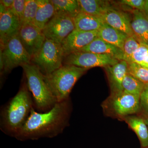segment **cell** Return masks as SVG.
I'll return each mask as SVG.
<instances>
[{"mask_svg":"<svg viewBox=\"0 0 148 148\" xmlns=\"http://www.w3.org/2000/svg\"><path fill=\"white\" fill-rule=\"evenodd\" d=\"M71 112L70 98L57 103L50 110L40 112L32 109L28 119L14 138L20 141L55 138L69 125Z\"/></svg>","mask_w":148,"mask_h":148,"instance_id":"6da1fadb","label":"cell"},{"mask_svg":"<svg viewBox=\"0 0 148 148\" xmlns=\"http://www.w3.org/2000/svg\"><path fill=\"white\" fill-rule=\"evenodd\" d=\"M34 108L33 97L25 79L15 96L1 109V131L5 135L14 138L27 121Z\"/></svg>","mask_w":148,"mask_h":148,"instance_id":"7a4b0ae2","label":"cell"},{"mask_svg":"<svg viewBox=\"0 0 148 148\" xmlns=\"http://www.w3.org/2000/svg\"><path fill=\"white\" fill-rule=\"evenodd\" d=\"M34 108L40 112L50 110L58 102L46 83L44 75L32 63L21 66Z\"/></svg>","mask_w":148,"mask_h":148,"instance_id":"3957f363","label":"cell"},{"mask_svg":"<svg viewBox=\"0 0 148 148\" xmlns=\"http://www.w3.org/2000/svg\"><path fill=\"white\" fill-rule=\"evenodd\" d=\"M88 70L72 65H63L51 73L44 75L45 80L59 103L70 98L74 85Z\"/></svg>","mask_w":148,"mask_h":148,"instance_id":"277c9868","label":"cell"},{"mask_svg":"<svg viewBox=\"0 0 148 148\" xmlns=\"http://www.w3.org/2000/svg\"><path fill=\"white\" fill-rule=\"evenodd\" d=\"M64 58L61 45L46 38L42 47L31 58V63L46 75L63 66Z\"/></svg>","mask_w":148,"mask_h":148,"instance_id":"5b68a950","label":"cell"},{"mask_svg":"<svg viewBox=\"0 0 148 148\" xmlns=\"http://www.w3.org/2000/svg\"><path fill=\"white\" fill-rule=\"evenodd\" d=\"M4 68L1 75L9 73L14 68L31 63V57L21 43L18 35L12 37L0 48Z\"/></svg>","mask_w":148,"mask_h":148,"instance_id":"8992f818","label":"cell"},{"mask_svg":"<svg viewBox=\"0 0 148 148\" xmlns=\"http://www.w3.org/2000/svg\"><path fill=\"white\" fill-rule=\"evenodd\" d=\"M74 17L67 14L57 12L43 29L46 38L61 44L75 29Z\"/></svg>","mask_w":148,"mask_h":148,"instance_id":"52a82bcc","label":"cell"},{"mask_svg":"<svg viewBox=\"0 0 148 148\" xmlns=\"http://www.w3.org/2000/svg\"><path fill=\"white\" fill-rule=\"evenodd\" d=\"M119 61L110 56L78 51L65 56L63 65L89 69L96 67L105 68L116 64Z\"/></svg>","mask_w":148,"mask_h":148,"instance_id":"ba28073f","label":"cell"},{"mask_svg":"<svg viewBox=\"0 0 148 148\" xmlns=\"http://www.w3.org/2000/svg\"><path fill=\"white\" fill-rule=\"evenodd\" d=\"M111 108L115 114L124 118L138 113L140 108V95L122 90L112 94Z\"/></svg>","mask_w":148,"mask_h":148,"instance_id":"9c48e42d","label":"cell"},{"mask_svg":"<svg viewBox=\"0 0 148 148\" xmlns=\"http://www.w3.org/2000/svg\"><path fill=\"white\" fill-rule=\"evenodd\" d=\"M18 36L31 58L40 49L46 39L42 30L33 23L23 24Z\"/></svg>","mask_w":148,"mask_h":148,"instance_id":"30bf717a","label":"cell"},{"mask_svg":"<svg viewBox=\"0 0 148 148\" xmlns=\"http://www.w3.org/2000/svg\"><path fill=\"white\" fill-rule=\"evenodd\" d=\"M98 31L83 32L75 29L61 44L64 57L79 51L98 37Z\"/></svg>","mask_w":148,"mask_h":148,"instance_id":"8fae6325","label":"cell"},{"mask_svg":"<svg viewBox=\"0 0 148 148\" xmlns=\"http://www.w3.org/2000/svg\"><path fill=\"white\" fill-rule=\"evenodd\" d=\"M19 18L10 9L0 14V42L2 47L12 37L18 34L22 27Z\"/></svg>","mask_w":148,"mask_h":148,"instance_id":"7c38bea8","label":"cell"},{"mask_svg":"<svg viewBox=\"0 0 148 148\" xmlns=\"http://www.w3.org/2000/svg\"><path fill=\"white\" fill-rule=\"evenodd\" d=\"M102 18L106 24L111 27L129 36H134L131 29V19L125 12L117 10L111 7L107 10Z\"/></svg>","mask_w":148,"mask_h":148,"instance_id":"4fadbf2b","label":"cell"},{"mask_svg":"<svg viewBox=\"0 0 148 148\" xmlns=\"http://www.w3.org/2000/svg\"><path fill=\"white\" fill-rule=\"evenodd\" d=\"M128 63L120 60L116 64L105 67L110 86L112 94L123 90L122 84L127 73Z\"/></svg>","mask_w":148,"mask_h":148,"instance_id":"5bb4252c","label":"cell"},{"mask_svg":"<svg viewBox=\"0 0 148 148\" xmlns=\"http://www.w3.org/2000/svg\"><path fill=\"white\" fill-rule=\"evenodd\" d=\"M133 36L141 44L148 47V16L144 12L135 10L131 19Z\"/></svg>","mask_w":148,"mask_h":148,"instance_id":"9a60e30c","label":"cell"},{"mask_svg":"<svg viewBox=\"0 0 148 148\" xmlns=\"http://www.w3.org/2000/svg\"><path fill=\"white\" fill-rule=\"evenodd\" d=\"M79 51L110 56L117 60H124L123 51L115 46L97 37L88 45Z\"/></svg>","mask_w":148,"mask_h":148,"instance_id":"2e32d148","label":"cell"},{"mask_svg":"<svg viewBox=\"0 0 148 148\" xmlns=\"http://www.w3.org/2000/svg\"><path fill=\"white\" fill-rule=\"evenodd\" d=\"M129 36L104 22L98 30V37L123 50L125 42Z\"/></svg>","mask_w":148,"mask_h":148,"instance_id":"e0dca14e","label":"cell"},{"mask_svg":"<svg viewBox=\"0 0 148 148\" xmlns=\"http://www.w3.org/2000/svg\"><path fill=\"white\" fill-rule=\"evenodd\" d=\"M75 29L83 32L98 31L104 24L103 18L80 12L74 17Z\"/></svg>","mask_w":148,"mask_h":148,"instance_id":"ac0fdd59","label":"cell"},{"mask_svg":"<svg viewBox=\"0 0 148 148\" xmlns=\"http://www.w3.org/2000/svg\"><path fill=\"white\" fill-rule=\"evenodd\" d=\"M39 5L33 24L43 30L56 12L51 0H38Z\"/></svg>","mask_w":148,"mask_h":148,"instance_id":"d6986e66","label":"cell"},{"mask_svg":"<svg viewBox=\"0 0 148 148\" xmlns=\"http://www.w3.org/2000/svg\"><path fill=\"white\" fill-rule=\"evenodd\" d=\"M80 12L102 18L107 10L111 7L108 1L102 0H78Z\"/></svg>","mask_w":148,"mask_h":148,"instance_id":"ffe728a7","label":"cell"},{"mask_svg":"<svg viewBox=\"0 0 148 148\" xmlns=\"http://www.w3.org/2000/svg\"><path fill=\"white\" fill-rule=\"evenodd\" d=\"M123 118L136 133L142 148L148 147V127L144 119L135 116H129Z\"/></svg>","mask_w":148,"mask_h":148,"instance_id":"44dd1931","label":"cell"},{"mask_svg":"<svg viewBox=\"0 0 148 148\" xmlns=\"http://www.w3.org/2000/svg\"><path fill=\"white\" fill-rule=\"evenodd\" d=\"M56 12L67 14L75 17L80 12L78 0H51Z\"/></svg>","mask_w":148,"mask_h":148,"instance_id":"7402d4cb","label":"cell"},{"mask_svg":"<svg viewBox=\"0 0 148 148\" xmlns=\"http://www.w3.org/2000/svg\"><path fill=\"white\" fill-rule=\"evenodd\" d=\"M145 84L127 73L123 82V88L125 92L134 95H140Z\"/></svg>","mask_w":148,"mask_h":148,"instance_id":"603a6c76","label":"cell"},{"mask_svg":"<svg viewBox=\"0 0 148 148\" xmlns=\"http://www.w3.org/2000/svg\"><path fill=\"white\" fill-rule=\"evenodd\" d=\"M38 0H26L22 24L33 23L38 8Z\"/></svg>","mask_w":148,"mask_h":148,"instance_id":"cb8c5ba5","label":"cell"},{"mask_svg":"<svg viewBox=\"0 0 148 148\" xmlns=\"http://www.w3.org/2000/svg\"><path fill=\"white\" fill-rule=\"evenodd\" d=\"M127 73L144 84H148V69L135 63H128Z\"/></svg>","mask_w":148,"mask_h":148,"instance_id":"d4e9b609","label":"cell"},{"mask_svg":"<svg viewBox=\"0 0 148 148\" xmlns=\"http://www.w3.org/2000/svg\"><path fill=\"white\" fill-rule=\"evenodd\" d=\"M140 45L141 44L134 36H129L127 37L125 42L123 49L124 61L128 63H131L132 55Z\"/></svg>","mask_w":148,"mask_h":148,"instance_id":"484cf974","label":"cell"},{"mask_svg":"<svg viewBox=\"0 0 148 148\" xmlns=\"http://www.w3.org/2000/svg\"><path fill=\"white\" fill-rule=\"evenodd\" d=\"M148 50V46L141 44L132 55L131 62L136 63L139 65L143 64Z\"/></svg>","mask_w":148,"mask_h":148,"instance_id":"4316f807","label":"cell"},{"mask_svg":"<svg viewBox=\"0 0 148 148\" xmlns=\"http://www.w3.org/2000/svg\"><path fill=\"white\" fill-rule=\"evenodd\" d=\"M25 4L26 0H14L13 5L10 9L14 14L19 18L21 24L24 15Z\"/></svg>","mask_w":148,"mask_h":148,"instance_id":"83f0119b","label":"cell"},{"mask_svg":"<svg viewBox=\"0 0 148 148\" xmlns=\"http://www.w3.org/2000/svg\"><path fill=\"white\" fill-rule=\"evenodd\" d=\"M145 0H122L120 3L124 5L128 6L135 10L144 12Z\"/></svg>","mask_w":148,"mask_h":148,"instance_id":"f1b7e54d","label":"cell"},{"mask_svg":"<svg viewBox=\"0 0 148 148\" xmlns=\"http://www.w3.org/2000/svg\"><path fill=\"white\" fill-rule=\"evenodd\" d=\"M140 108L148 116V84H145L140 95Z\"/></svg>","mask_w":148,"mask_h":148,"instance_id":"f546056e","label":"cell"},{"mask_svg":"<svg viewBox=\"0 0 148 148\" xmlns=\"http://www.w3.org/2000/svg\"><path fill=\"white\" fill-rule=\"evenodd\" d=\"M14 0H1L0 3L7 9H11L13 5Z\"/></svg>","mask_w":148,"mask_h":148,"instance_id":"4dcf8cb0","label":"cell"},{"mask_svg":"<svg viewBox=\"0 0 148 148\" xmlns=\"http://www.w3.org/2000/svg\"><path fill=\"white\" fill-rule=\"evenodd\" d=\"M144 12L148 16V0H146L144 7Z\"/></svg>","mask_w":148,"mask_h":148,"instance_id":"1f68e13d","label":"cell"},{"mask_svg":"<svg viewBox=\"0 0 148 148\" xmlns=\"http://www.w3.org/2000/svg\"><path fill=\"white\" fill-rule=\"evenodd\" d=\"M0 7H1V12H0V14H2L5 12V11L7 10V9L6 8L3 4L0 3Z\"/></svg>","mask_w":148,"mask_h":148,"instance_id":"d6a6232c","label":"cell"},{"mask_svg":"<svg viewBox=\"0 0 148 148\" xmlns=\"http://www.w3.org/2000/svg\"><path fill=\"white\" fill-rule=\"evenodd\" d=\"M144 64H147V65H148V50L147 51V54H146L144 62L140 65L142 66V65H144Z\"/></svg>","mask_w":148,"mask_h":148,"instance_id":"836d02e7","label":"cell"},{"mask_svg":"<svg viewBox=\"0 0 148 148\" xmlns=\"http://www.w3.org/2000/svg\"><path fill=\"white\" fill-rule=\"evenodd\" d=\"M143 119H144V120H145V122L146 124H147V125L148 127V116L147 115V116L145 117V118Z\"/></svg>","mask_w":148,"mask_h":148,"instance_id":"e575fe53","label":"cell"},{"mask_svg":"<svg viewBox=\"0 0 148 148\" xmlns=\"http://www.w3.org/2000/svg\"><path fill=\"white\" fill-rule=\"evenodd\" d=\"M142 66H144V67H146V68H148V65H147V64H144V65H142Z\"/></svg>","mask_w":148,"mask_h":148,"instance_id":"d590c367","label":"cell"},{"mask_svg":"<svg viewBox=\"0 0 148 148\" xmlns=\"http://www.w3.org/2000/svg\"><path fill=\"white\" fill-rule=\"evenodd\" d=\"M148 148V147H145V148Z\"/></svg>","mask_w":148,"mask_h":148,"instance_id":"8d00e7d4","label":"cell"}]
</instances>
